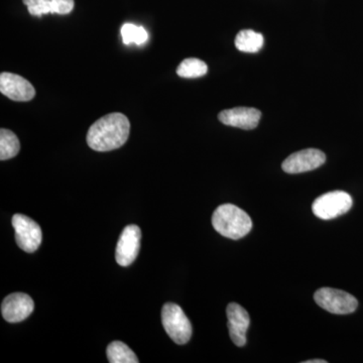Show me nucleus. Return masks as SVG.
Listing matches in <instances>:
<instances>
[{
  "mask_svg": "<svg viewBox=\"0 0 363 363\" xmlns=\"http://www.w3.org/2000/svg\"><path fill=\"white\" fill-rule=\"evenodd\" d=\"M212 225L222 236L238 240L245 238L252 228L250 215L233 204L217 207L212 216Z\"/></svg>",
  "mask_w": 363,
  "mask_h": 363,
  "instance_id": "nucleus-2",
  "label": "nucleus"
},
{
  "mask_svg": "<svg viewBox=\"0 0 363 363\" xmlns=\"http://www.w3.org/2000/svg\"><path fill=\"white\" fill-rule=\"evenodd\" d=\"M142 230L136 225H128L123 229L117 242L116 259L121 267H128L135 262L140 250Z\"/></svg>",
  "mask_w": 363,
  "mask_h": 363,
  "instance_id": "nucleus-7",
  "label": "nucleus"
},
{
  "mask_svg": "<svg viewBox=\"0 0 363 363\" xmlns=\"http://www.w3.org/2000/svg\"><path fill=\"white\" fill-rule=\"evenodd\" d=\"M28 6V13L33 16H42L48 13H58L62 16L73 11L74 0H23Z\"/></svg>",
  "mask_w": 363,
  "mask_h": 363,
  "instance_id": "nucleus-13",
  "label": "nucleus"
},
{
  "mask_svg": "<svg viewBox=\"0 0 363 363\" xmlns=\"http://www.w3.org/2000/svg\"><path fill=\"white\" fill-rule=\"evenodd\" d=\"M33 308L35 303L30 296L23 293L11 294L2 302V317L9 323H18L32 314Z\"/></svg>",
  "mask_w": 363,
  "mask_h": 363,
  "instance_id": "nucleus-10",
  "label": "nucleus"
},
{
  "mask_svg": "<svg viewBox=\"0 0 363 363\" xmlns=\"http://www.w3.org/2000/svg\"><path fill=\"white\" fill-rule=\"evenodd\" d=\"M260 117H262V112L259 109L250 108V107H235V108L221 111L218 119L225 125L250 130H255L259 125Z\"/></svg>",
  "mask_w": 363,
  "mask_h": 363,
  "instance_id": "nucleus-12",
  "label": "nucleus"
},
{
  "mask_svg": "<svg viewBox=\"0 0 363 363\" xmlns=\"http://www.w3.org/2000/svg\"><path fill=\"white\" fill-rule=\"evenodd\" d=\"M107 358L111 363H138L135 353L121 341H113L107 346Z\"/></svg>",
  "mask_w": 363,
  "mask_h": 363,
  "instance_id": "nucleus-15",
  "label": "nucleus"
},
{
  "mask_svg": "<svg viewBox=\"0 0 363 363\" xmlns=\"http://www.w3.org/2000/svg\"><path fill=\"white\" fill-rule=\"evenodd\" d=\"M162 323L174 342L183 345L192 337V325L180 306L167 303L162 309Z\"/></svg>",
  "mask_w": 363,
  "mask_h": 363,
  "instance_id": "nucleus-3",
  "label": "nucleus"
},
{
  "mask_svg": "<svg viewBox=\"0 0 363 363\" xmlns=\"http://www.w3.org/2000/svg\"><path fill=\"white\" fill-rule=\"evenodd\" d=\"M13 226L18 247L26 252H35L43 240L42 229L39 224L26 215L16 214L13 217Z\"/></svg>",
  "mask_w": 363,
  "mask_h": 363,
  "instance_id": "nucleus-6",
  "label": "nucleus"
},
{
  "mask_svg": "<svg viewBox=\"0 0 363 363\" xmlns=\"http://www.w3.org/2000/svg\"><path fill=\"white\" fill-rule=\"evenodd\" d=\"M0 92L13 101H30L35 96V89L32 83L9 72H4L0 75Z\"/></svg>",
  "mask_w": 363,
  "mask_h": 363,
  "instance_id": "nucleus-9",
  "label": "nucleus"
},
{
  "mask_svg": "<svg viewBox=\"0 0 363 363\" xmlns=\"http://www.w3.org/2000/svg\"><path fill=\"white\" fill-rule=\"evenodd\" d=\"M21 150V143L18 136L11 130L1 128L0 130V160L13 159L18 156Z\"/></svg>",
  "mask_w": 363,
  "mask_h": 363,
  "instance_id": "nucleus-16",
  "label": "nucleus"
},
{
  "mask_svg": "<svg viewBox=\"0 0 363 363\" xmlns=\"http://www.w3.org/2000/svg\"><path fill=\"white\" fill-rule=\"evenodd\" d=\"M130 123L123 113L114 112L95 121L87 133L88 145L96 152H111L128 142Z\"/></svg>",
  "mask_w": 363,
  "mask_h": 363,
  "instance_id": "nucleus-1",
  "label": "nucleus"
},
{
  "mask_svg": "<svg viewBox=\"0 0 363 363\" xmlns=\"http://www.w3.org/2000/svg\"><path fill=\"white\" fill-rule=\"evenodd\" d=\"M208 66L205 62L196 58H188L177 68V74L182 78L194 79L206 75Z\"/></svg>",
  "mask_w": 363,
  "mask_h": 363,
  "instance_id": "nucleus-17",
  "label": "nucleus"
},
{
  "mask_svg": "<svg viewBox=\"0 0 363 363\" xmlns=\"http://www.w3.org/2000/svg\"><path fill=\"white\" fill-rule=\"evenodd\" d=\"M326 162V156L322 150L306 149L286 157L281 169L288 174H301L313 171Z\"/></svg>",
  "mask_w": 363,
  "mask_h": 363,
  "instance_id": "nucleus-8",
  "label": "nucleus"
},
{
  "mask_svg": "<svg viewBox=\"0 0 363 363\" xmlns=\"http://www.w3.org/2000/svg\"><path fill=\"white\" fill-rule=\"evenodd\" d=\"M314 300L318 306L332 314H351L355 312L358 307L357 298L336 289H320L314 294Z\"/></svg>",
  "mask_w": 363,
  "mask_h": 363,
  "instance_id": "nucleus-5",
  "label": "nucleus"
},
{
  "mask_svg": "<svg viewBox=\"0 0 363 363\" xmlns=\"http://www.w3.org/2000/svg\"><path fill=\"white\" fill-rule=\"evenodd\" d=\"M121 37L125 45L136 44L142 45L145 44L149 40V33L143 28L133 25V23H125L121 28Z\"/></svg>",
  "mask_w": 363,
  "mask_h": 363,
  "instance_id": "nucleus-18",
  "label": "nucleus"
},
{
  "mask_svg": "<svg viewBox=\"0 0 363 363\" xmlns=\"http://www.w3.org/2000/svg\"><path fill=\"white\" fill-rule=\"evenodd\" d=\"M227 319H228L229 336L238 347L247 344V332L250 327V315L245 308L236 303L227 306Z\"/></svg>",
  "mask_w": 363,
  "mask_h": 363,
  "instance_id": "nucleus-11",
  "label": "nucleus"
},
{
  "mask_svg": "<svg viewBox=\"0 0 363 363\" xmlns=\"http://www.w3.org/2000/svg\"><path fill=\"white\" fill-rule=\"evenodd\" d=\"M352 204V197L348 193L333 191L319 196L312 204V211L318 218L331 220L347 213Z\"/></svg>",
  "mask_w": 363,
  "mask_h": 363,
  "instance_id": "nucleus-4",
  "label": "nucleus"
},
{
  "mask_svg": "<svg viewBox=\"0 0 363 363\" xmlns=\"http://www.w3.org/2000/svg\"><path fill=\"white\" fill-rule=\"evenodd\" d=\"M305 363H327L326 360H322V359H312V360H307V362H305Z\"/></svg>",
  "mask_w": 363,
  "mask_h": 363,
  "instance_id": "nucleus-19",
  "label": "nucleus"
},
{
  "mask_svg": "<svg viewBox=\"0 0 363 363\" xmlns=\"http://www.w3.org/2000/svg\"><path fill=\"white\" fill-rule=\"evenodd\" d=\"M264 35L252 30H240L235 38V47L243 52H257L264 47Z\"/></svg>",
  "mask_w": 363,
  "mask_h": 363,
  "instance_id": "nucleus-14",
  "label": "nucleus"
}]
</instances>
